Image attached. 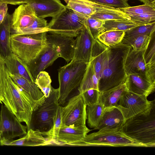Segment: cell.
<instances>
[{"mask_svg": "<svg viewBox=\"0 0 155 155\" xmlns=\"http://www.w3.org/2000/svg\"><path fill=\"white\" fill-rule=\"evenodd\" d=\"M2 102L21 122L26 124L27 130L31 128L33 112L40 105L14 83L6 66L3 77V96Z\"/></svg>", "mask_w": 155, "mask_h": 155, "instance_id": "1", "label": "cell"}, {"mask_svg": "<svg viewBox=\"0 0 155 155\" xmlns=\"http://www.w3.org/2000/svg\"><path fill=\"white\" fill-rule=\"evenodd\" d=\"M131 48L129 45L121 43L108 47L102 72L98 80V89L100 93L125 83L127 77L125 62Z\"/></svg>", "mask_w": 155, "mask_h": 155, "instance_id": "2", "label": "cell"}, {"mask_svg": "<svg viewBox=\"0 0 155 155\" xmlns=\"http://www.w3.org/2000/svg\"><path fill=\"white\" fill-rule=\"evenodd\" d=\"M122 132L146 147L155 146V103L148 110L126 120Z\"/></svg>", "mask_w": 155, "mask_h": 155, "instance_id": "3", "label": "cell"}, {"mask_svg": "<svg viewBox=\"0 0 155 155\" xmlns=\"http://www.w3.org/2000/svg\"><path fill=\"white\" fill-rule=\"evenodd\" d=\"M46 32L30 35H11L12 51L27 65L47 45Z\"/></svg>", "mask_w": 155, "mask_h": 155, "instance_id": "4", "label": "cell"}, {"mask_svg": "<svg viewBox=\"0 0 155 155\" xmlns=\"http://www.w3.org/2000/svg\"><path fill=\"white\" fill-rule=\"evenodd\" d=\"M88 63L70 61L58 70V102L63 105L70 94L81 84Z\"/></svg>", "mask_w": 155, "mask_h": 155, "instance_id": "5", "label": "cell"}, {"mask_svg": "<svg viewBox=\"0 0 155 155\" xmlns=\"http://www.w3.org/2000/svg\"><path fill=\"white\" fill-rule=\"evenodd\" d=\"M73 146L146 147L127 136L121 128L100 130L87 134L82 140Z\"/></svg>", "mask_w": 155, "mask_h": 155, "instance_id": "6", "label": "cell"}, {"mask_svg": "<svg viewBox=\"0 0 155 155\" xmlns=\"http://www.w3.org/2000/svg\"><path fill=\"white\" fill-rule=\"evenodd\" d=\"M59 89L52 86L49 96L46 98L44 102L38 109L33 111L31 124L34 126L33 130L41 132L48 131L52 128L57 110L60 105L58 102Z\"/></svg>", "mask_w": 155, "mask_h": 155, "instance_id": "7", "label": "cell"}, {"mask_svg": "<svg viewBox=\"0 0 155 155\" xmlns=\"http://www.w3.org/2000/svg\"><path fill=\"white\" fill-rule=\"evenodd\" d=\"M85 19L66 8L64 10L52 18L48 23L47 32L76 37L85 26Z\"/></svg>", "mask_w": 155, "mask_h": 155, "instance_id": "8", "label": "cell"}, {"mask_svg": "<svg viewBox=\"0 0 155 155\" xmlns=\"http://www.w3.org/2000/svg\"><path fill=\"white\" fill-rule=\"evenodd\" d=\"M86 106L81 93L73 97L65 106L61 107L62 123L71 127L86 126Z\"/></svg>", "mask_w": 155, "mask_h": 155, "instance_id": "9", "label": "cell"}, {"mask_svg": "<svg viewBox=\"0 0 155 155\" xmlns=\"http://www.w3.org/2000/svg\"><path fill=\"white\" fill-rule=\"evenodd\" d=\"M155 103L147 97L127 91L121 96L116 106L121 112L125 120L150 109Z\"/></svg>", "mask_w": 155, "mask_h": 155, "instance_id": "10", "label": "cell"}, {"mask_svg": "<svg viewBox=\"0 0 155 155\" xmlns=\"http://www.w3.org/2000/svg\"><path fill=\"white\" fill-rule=\"evenodd\" d=\"M0 141L21 137L27 133V127L21 124L17 117L2 104L0 111Z\"/></svg>", "mask_w": 155, "mask_h": 155, "instance_id": "11", "label": "cell"}, {"mask_svg": "<svg viewBox=\"0 0 155 155\" xmlns=\"http://www.w3.org/2000/svg\"><path fill=\"white\" fill-rule=\"evenodd\" d=\"M37 17L28 4H21L11 15V35H25Z\"/></svg>", "mask_w": 155, "mask_h": 155, "instance_id": "12", "label": "cell"}, {"mask_svg": "<svg viewBox=\"0 0 155 155\" xmlns=\"http://www.w3.org/2000/svg\"><path fill=\"white\" fill-rule=\"evenodd\" d=\"M66 8L71 10L80 17L86 19L99 12H112L118 8L102 5L90 0H63Z\"/></svg>", "mask_w": 155, "mask_h": 155, "instance_id": "13", "label": "cell"}, {"mask_svg": "<svg viewBox=\"0 0 155 155\" xmlns=\"http://www.w3.org/2000/svg\"><path fill=\"white\" fill-rule=\"evenodd\" d=\"M47 44L37 57L27 65L34 80L40 72L51 65L60 57L56 48L49 43L47 42Z\"/></svg>", "mask_w": 155, "mask_h": 155, "instance_id": "14", "label": "cell"}, {"mask_svg": "<svg viewBox=\"0 0 155 155\" xmlns=\"http://www.w3.org/2000/svg\"><path fill=\"white\" fill-rule=\"evenodd\" d=\"M76 37L73 56L71 61L88 64L90 61L95 40L85 26Z\"/></svg>", "mask_w": 155, "mask_h": 155, "instance_id": "15", "label": "cell"}, {"mask_svg": "<svg viewBox=\"0 0 155 155\" xmlns=\"http://www.w3.org/2000/svg\"><path fill=\"white\" fill-rule=\"evenodd\" d=\"M48 33L46 35L47 42L56 48L60 57L68 62H70L74 53L75 43L74 37L61 34Z\"/></svg>", "mask_w": 155, "mask_h": 155, "instance_id": "16", "label": "cell"}, {"mask_svg": "<svg viewBox=\"0 0 155 155\" xmlns=\"http://www.w3.org/2000/svg\"><path fill=\"white\" fill-rule=\"evenodd\" d=\"M144 51H135L131 48L126 58L125 69L127 76L137 74L149 81L148 71L151 64L146 65L143 58Z\"/></svg>", "mask_w": 155, "mask_h": 155, "instance_id": "17", "label": "cell"}, {"mask_svg": "<svg viewBox=\"0 0 155 155\" xmlns=\"http://www.w3.org/2000/svg\"><path fill=\"white\" fill-rule=\"evenodd\" d=\"M37 17L54 18L64 10L66 7L60 0H31L28 3Z\"/></svg>", "mask_w": 155, "mask_h": 155, "instance_id": "18", "label": "cell"}, {"mask_svg": "<svg viewBox=\"0 0 155 155\" xmlns=\"http://www.w3.org/2000/svg\"><path fill=\"white\" fill-rule=\"evenodd\" d=\"M86 126L71 127L62 123L55 144L73 146L82 140L91 130Z\"/></svg>", "mask_w": 155, "mask_h": 155, "instance_id": "19", "label": "cell"}, {"mask_svg": "<svg viewBox=\"0 0 155 155\" xmlns=\"http://www.w3.org/2000/svg\"><path fill=\"white\" fill-rule=\"evenodd\" d=\"M52 144L51 142L43 134L42 132L31 128L28 130L25 135L18 139H4L0 141L1 146H37Z\"/></svg>", "mask_w": 155, "mask_h": 155, "instance_id": "20", "label": "cell"}, {"mask_svg": "<svg viewBox=\"0 0 155 155\" xmlns=\"http://www.w3.org/2000/svg\"><path fill=\"white\" fill-rule=\"evenodd\" d=\"M125 84L128 91L147 97L155 90V84L137 74L127 75Z\"/></svg>", "mask_w": 155, "mask_h": 155, "instance_id": "21", "label": "cell"}, {"mask_svg": "<svg viewBox=\"0 0 155 155\" xmlns=\"http://www.w3.org/2000/svg\"><path fill=\"white\" fill-rule=\"evenodd\" d=\"M125 121L121 112L116 106L104 110L101 120L94 130L121 128Z\"/></svg>", "mask_w": 155, "mask_h": 155, "instance_id": "22", "label": "cell"}, {"mask_svg": "<svg viewBox=\"0 0 155 155\" xmlns=\"http://www.w3.org/2000/svg\"><path fill=\"white\" fill-rule=\"evenodd\" d=\"M4 61L6 67L9 74L19 76L29 81L34 82L35 80L27 65L14 53L12 52L4 58Z\"/></svg>", "mask_w": 155, "mask_h": 155, "instance_id": "23", "label": "cell"}, {"mask_svg": "<svg viewBox=\"0 0 155 155\" xmlns=\"http://www.w3.org/2000/svg\"><path fill=\"white\" fill-rule=\"evenodd\" d=\"M108 47L97 39L95 40L91 51L90 62L93 65L98 80L101 76L106 58Z\"/></svg>", "mask_w": 155, "mask_h": 155, "instance_id": "24", "label": "cell"}, {"mask_svg": "<svg viewBox=\"0 0 155 155\" xmlns=\"http://www.w3.org/2000/svg\"><path fill=\"white\" fill-rule=\"evenodd\" d=\"M8 74L14 83L27 93L33 100L40 105L44 102L46 97L35 82L29 81L19 76Z\"/></svg>", "mask_w": 155, "mask_h": 155, "instance_id": "25", "label": "cell"}, {"mask_svg": "<svg viewBox=\"0 0 155 155\" xmlns=\"http://www.w3.org/2000/svg\"><path fill=\"white\" fill-rule=\"evenodd\" d=\"M128 91L124 84L100 93L99 102L103 106L104 110L116 106L122 95Z\"/></svg>", "mask_w": 155, "mask_h": 155, "instance_id": "26", "label": "cell"}, {"mask_svg": "<svg viewBox=\"0 0 155 155\" xmlns=\"http://www.w3.org/2000/svg\"><path fill=\"white\" fill-rule=\"evenodd\" d=\"M11 15L7 13L0 25V55L4 58L12 52L10 46Z\"/></svg>", "mask_w": 155, "mask_h": 155, "instance_id": "27", "label": "cell"}, {"mask_svg": "<svg viewBox=\"0 0 155 155\" xmlns=\"http://www.w3.org/2000/svg\"><path fill=\"white\" fill-rule=\"evenodd\" d=\"M98 79L97 77L93 64L90 62L78 90L82 93L90 89L98 90ZM99 91V90H98Z\"/></svg>", "mask_w": 155, "mask_h": 155, "instance_id": "28", "label": "cell"}, {"mask_svg": "<svg viewBox=\"0 0 155 155\" xmlns=\"http://www.w3.org/2000/svg\"><path fill=\"white\" fill-rule=\"evenodd\" d=\"M146 24L132 19L129 20H111L104 21L105 31H125L135 27Z\"/></svg>", "mask_w": 155, "mask_h": 155, "instance_id": "29", "label": "cell"}, {"mask_svg": "<svg viewBox=\"0 0 155 155\" xmlns=\"http://www.w3.org/2000/svg\"><path fill=\"white\" fill-rule=\"evenodd\" d=\"M86 112L87 124L90 128L94 130L102 117L104 112V107L98 102L93 105L87 106Z\"/></svg>", "mask_w": 155, "mask_h": 155, "instance_id": "30", "label": "cell"}, {"mask_svg": "<svg viewBox=\"0 0 155 155\" xmlns=\"http://www.w3.org/2000/svg\"><path fill=\"white\" fill-rule=\"evenodd\" d=\"M124 34V31H106L100 34L97 39L107 47H111L121 43Z\"/></svg>", "mask_w": 155, "mask_h": 155, "instance_id": "31", "label": "cell"}, {"mask_svg": "<svg viewBox=\"0 0 155 155\" xmlns=\"http://www.w3.org/2000/svg\"><path fill=\"white\" fill-rule=\"evenodd\" d=\"M155 30V21L138 26L125 31L122 40L131 39L143 35H150Z\"/></svg>", "mask_w": 155, "mask_h": 155, "instance_id": "32", "label": "cell"}, {"mask_svg": "<svg viewBox=\"0 0 155 155\" xmlns=\"http://www.w3.org/2000/svg\"><path fill=\"white\" fill-rule=\"evenodd\" d=\"M104 22L92 16L85 20L84 25L94 40L97 39L98 36L105 31Z\"/></svg>", "mask_w": 155, "mask_h": 155, "instance_id": "33", "label": "cell"}, {"mask_svg": "<svg viewBox=\"0 0 155 155\" xmlns=\"http://www.w3.org/2000/svg\"><path fill=\"white\" fill-rule=\"evenodd\" d=\"M61 107V106L59 105L57 110L51 129L47 132H42L43 134L46 137L52 144H55L62 123Z\"/></svg>", "mask_w": 155, "mask_h": 155, "instance_id": "34", "label": "cell"}, {"mask_svg": "<svg viewBox=\"0 0 155 155\" xmlns=\"http://www.w3.org/2000/svg\"><path fill=\"white\" fill-rule=\"evenodd\" d=\"M91 16L104 21L111 20H129L131 19L130 16L119 8L112 12L96 13Z\"/></svg>", "mask_w": 155, "mask_h": 155, "instance_id": "35", "label": "cell"}, {"mask_svg": "<svg viewBox=\"0 0 155 155\" xmlns=\"http://www.w3.org/2000/svg\"><path fill=\"white\" fill-rule=\"evenodd\" d=\"M51 79L48 73L43 71L40 72L35 80V83L37 85L46 98L50 93L51 86Z\"/></svg>", "mask_w": 155, "mask_h": 155, "instance_id": "36", "label": "cell"}, {"mask_svg": "<svg viewBox=\"0 0 155 155\" xmlns=\"http://www.w3.org/2000/svg\"><path fill=\"white\" fill-rule=\"evenodd\" d=\"M150 34L142 35L131 39L122 40L121 43L129 45L133 50L135 51L144 50L149 43Z\"/></svg>", "mask_w": 155, "mask_h": 155, "instance_id": "37", "label": "cell"}, {"mask_svg": "<svg viewBox=\"0 0 155 155\" xmlns=\"http://www.w3.org/2000/svg\"><path fill=\"white\" fill-rule=\"evenodd\" d=\"M119 9L130 17L144 14H155V8L145 4Z\"/></svg>", "mask_w": 155, "mask_h": 155, "instance_id": "38", "label": "cell"}, {"mask_svg": "<svg viewBox=\"0 0 155 155\" xmlns=\"http://www.w3.org/2000/svg\"><path fill=\"white\" fill-rule=\"evenodd\" d=\"M143 58L147 65L155 63V30L150 35L149 43L144 51Z\"/></svg>", "mask_w": 155, "mask_h": 155, "instance_id": "39", "label": "cell"}, {"mask_svg": "<svg viewBox=\"0 0 155 155\" xmlns=\"http://www.w3.org/2000/svg\"><path fill=\"white\" fill-rule=\"evenodd\" d=\"M81 93L87 106L93 105L99 102L100 92L97 90L90 89Z\"/></svg>", "mask_w": 155, "mask_h": 155, "instance_id": "40", "label": "cell"}, {"mask_svg": "<svg viewBox=\"0 0 155 155\" xmlns=\"http://www.w3.org/2000/svg\"><path fill=\"white\" fill-rule=\"evenodd\" d=\"M97 3L104 5L119 8L130 6L125 0H90Z\"/></svg>", "mask_w": 155, "mask_h": 155, "instance_id": "41", "label": "cell"}, {"mask_svg": "<svg viewBox=\"0 0 155 155\" xmlns=\"http://www.w3.org/2000/svg\"><path fill=\"white\" fill-rule=\"evenodd\" d=\"M130 17L131 19L146 24L155 21V14H144Z\"/></svg>", "mask_w": 155, "mask_h": 155, "instance_id": "42", "label": "cell"}, {"mask_svg": "<svg viewBox=\"0 0 155 155\" xmlns=\"http://www.w3.org/2000/svg\"><path fill=\"white\" fill-rule=\"evenodd\" d=\"M5 67L4 58L0 55V103L1 104L3 96V77Z\"/></svg>", "mask_w": 155, "mask_h": 155, "instance_id": "43", "label": "cell"}, {"mask_svg": "<svg viewBox=\"0 0 155 155\" xmlns=\"http://www.w3.org/2000/svg\"><path fill=\"white\" fill-rule=\"evenodd\" d=\"M8 4L0 1V25L4 20L8 13Z\"/></svg>", "mask_w": 155, "mask_h": 155, "instance_id": "44", "label": "cell"}, {"mask_svg": "<svg viewBox=\"0 0 155 155\" xmlns=\"http://www.w3.org/2000/svg\"><path fill=\"white\" fill-rule=\"evenodd\" d=\"M31 0H0V1L5 2L8 4L15 5L28 3Z\"/></svg>", "mask_w": 155, "mask_h": 155, "instance_id": "45", "label": "cell"}, {"mask_svg": "<svg viewBox=\"0 0 155 155\" xmlns=\"http://www.w3.org/2000/svg\"><path fill=\"white\" fill-rule=\"evenodd\" d=\"M127 1L129 0H125ZM143 2L144 4L149 5L155 8V0H138Z\"/></svg>", "mask_w": 155, "mask_h": 155, "instance_id": "46", "label": "cell"}, {"mask_svg": "<svg viewBox=\"0 0 155 155\" xmlns=\"http://www.w3.org/2000/svg\"><path fill=\"white\" fill-rule=\"evenodd\" d=\"M0 119H1V114H0Z\"/></svg>", "mask_w": 155, "mask_h": 155, "instance_id": "47", "label": "cell"}]
</instances>
